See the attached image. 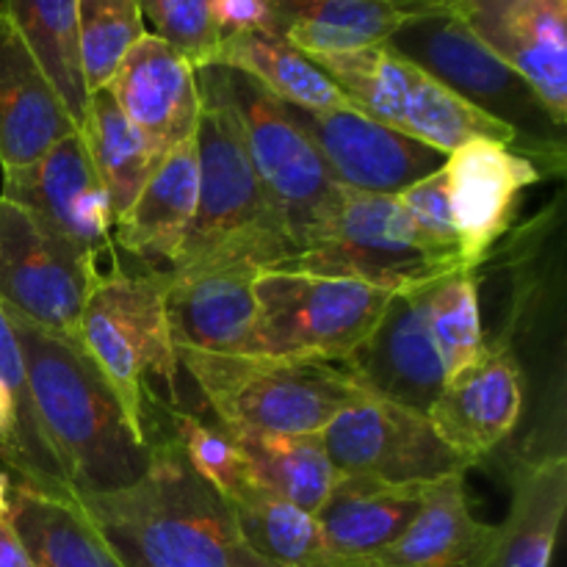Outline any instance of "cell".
I'll list each match as a JSON object with an SVG mask.
<instances>
[{
	"label": "cell",
	"mask_w": 567,
	"mask_h": 567,
	"mask_svg": "<svg viewBox=\"0 0 567 567\" xmlns=\"http://www.w3.org/2000/svg\"><path fill=\"white\" fill-rule=\"evenodd\" d=\"M78 507L125 567H275L247 546L230 504L172 435L153 441L142 480L78 496Z\"/></svg>",
	"instance_id": "obj_1"
},
{
	"label": "cell",
	"mask_w": 567,
	"mask_h": 567,
	"mask_svg": "<svg viewBox=\"0 0 567 567\" xmlns=\"http://www.w3.org/2000/svg\"><path fill=\"white\" fill-rule=\"evenodd\" d=\"M9 313V310H6ZM39 426L75 496L125 491L150 463L120 399L78 343L9 313Z\"/></svg>",
	"instance_id": "obj_2"
},
{
	"label": "cell",
	"mask_w": 567,
	"mask_h": 567,
	"mask_svg": "<svg viewBox=\"0 0 567 567\" xmlns=\"http://www.w3.org/2000/svg\"><path fill=\"white\" fill-rule=\"evenodd\" d=\"M197 214L183 252L169 271L249 264L282 269L293 258L280 216L249 158L241 120L227 94L225 66L197 70Z\"/></svg>",
	"instance_id": "obj_3"
},
{
	"label": "cell",
	"mask_w": 567,
	"mask_h": 567,
	"mask_svg": "<svg viewBox=\"0 0 567 567\" xmlns=\"http://www.w3.org/2000/svg\"><path fill=\"white\" fill-rule=\"evenodd\" d=\"M81 349L120 399L133 435L153 446L147 408L177 410V349L166 321V271L111 266L81 316Z\"/></svg>",
	"instance_id": "obj_4"
},
{
	"label": "cell",
	"mask_w": 567,
	"mask_h": 567,
	"mask_svg": "<svg viewBox=\"0 0 567 567\" xmlns=\"http://www.w3.org/2000/svg\"><path fill=\"white\" fill-rule=\"evenodd\" d=\"M385 44L430 72L471 109L507 125L518 142L515 150L526 155L543 177L563 175L567 166L565 127L554 122L532 83L487 50L446 6H430L410 14Z\"/></svg>",
	"instance_id": "obj_5"
},
{
	"label": "cell",
	"mask_w": 567,
	"mask_h": 567,
	"mask_svg": "<svg viewBox=\"0 0 567 567\" xmlns=\"http://www.w3.org/2000/svg\"><path fill=\"white\" fill-rule=\"evenodd\" d=\"M216 421L266 435H321L363 388L341 363L177 352Z\"/></svg>",
	"instance_id": "obj_6"
},
{
	"label": "cell",
	"mask_w": 567,
	"mask_h": 567,
	"mask_svg": "<svg viewBox=\"0 0 567 567\" xmlns=\"http://www.w3.org/2000/svg\"><path fill=\"white\" fill-rule=\"evenodd\" d=\"M310 59L338 83L360 114L404 136L419 138L443 155L476 138L518 147L515 133L507 125L471 109L430 72L393 53L388 44Z\"/></svg>",
	"instance_id": "obj_7"
},
{
	"label": "cell",
	"mask_w": 567,
	"mask_h": 567,
	"mask_svg": "<svg viewBox=\"0 0 567 567\" xmlns=\"http://www.w3.org/2000/svg\"><path fill=\"white\" fill-rule=\"evenodd\" d=\"M396 291L293 269H264L258 297V354L343 363L369 338Z\"/></svg>",
	"instance_id": "obj_8"
},
{
	"label": "cell",
	"mask_w": 567,
	"mask_h": 567,
	"mask_svg": "<svg viewBox=\"0 0 567 567\" xmlns=\"http://www.w3.org/2000/svg\"><path fill=\"white\" fill-rule=\"evenodd\" d=\"M225 81L241 120L249 158L297 258L327 230L341 205L343 186H338L319 150L291 120L286 103L266 92L247 72L233 66H225Z\"/></svg>",
	"instance_id": "obj_9"
},
{
	"label": "cell",
	"mask_w": 567,
	"mask_h": 567,
	"mask_svg": "<svg viewBox=\"0 0 567 567\" xmlns=\"http://www.w3.org/2000/svg\"><path fill=\"white\" fill-rule=\"evenodd\" d=\"M286 269L324 277H349L388 291H413L463 269L424 241L396 197L343 188L341 205L319 241Z\"/></svg>",
	"instance_id": "obj_10"
},
{
	"label": "cell",
	"mask_w": 567,
	"mask_h": 567,
	"mask_svg": "<svg viewBox=\"0 0 567 567\" xmlns=\"http://www.w3.org/2000/svg\"><path fill=\"white\" fill-rule=\"evenodd\" d=\"M0 199L17 205L94 277L120 264L109 194L94 172L81 131L61 138L33 164L3 169Z\"/></svg>",
	"instance_id": "obj_11"
},
{
	"label": "cell",
	"mask_w": 567,
	"mask_h": 567,
	"mask_svg": "<svg viewBox=\"0 0 567 567\" xmlns=\"http://www.w3.org/2000/svg\"><path fill=\"white\" fill-rule=\"evenodd\" d=\"M321 443L336 474L391 485H435L474 465L437 435L426 415L369 391H358L338 410L321 432Z\"/></svg>",
	"instance_id": "obj_12"
},
{
	"label": "cell",
	"mask_w": 567,
	"mask_h": 567,
	"mask_svg": "<svg viewBox=\"0 0 567 567\" xmlns=\"http://www.w3.org/2000/svg\"><path fill=\"white\" fill-rule=\"evenodd\" d=\"M94 282L70 249L0 199V308L81 347V316Z\"/></svg>",
	"instance_id": "obj_13"
},
{
	"label": "cell",
	"mask_w": 567,
	"mask_h": 567,
	"mask_svg": "<svg viewBox=\"0 0 567 567\" xmlns=\"http://www.w3.org/2000/svg\"><path fill=\"white\" fill-rule=\"evenodd\" d=\"M291 120L313 142L338 186L349 192L399 197L446 164L430 144L391 131L358 109L308 111L286 105Z\"/></svg>",
	"instance_id": "obj_14"
},
{
	"label": "cell",
	"mask_w": 567,
	"mask_h": 567,
	"mask_svg": "<svg viewBox=\"0 0 567 567\" xmlns=\"http://www.w3.org/2000/svg\"><path fill=\"white\" fill-rule=\"evenodd\" d=\"M449 11L532 83L567 125V0H443Z\"/></svg>",
	"instance_id": "obj_15"
},
{
	"label": "cell",
	"mask_w": 567,
	"mask_h": 567,
	"mask_svg": "<svg viewBox=\"0 0 567 567\" xmlns=\"http://www.w3.org/2000/svg\"><path fill=\"white\" fill-rule=\"evenodd\" d=\"M443 169L460 258L465 269H480L493 244L513 225L520 194L540 183L543 175L518 150L487 138L449 153Z\"/></svg>",
	"instance_id": "obj_16"
},
{
	"label": "cell",
	"mask_w": 567,
	"mask_h": 567,
	"mask_svg": "<svg viewBox=\"0 0 567 567\" xmlns=\"http://www.w3.org/2000/svg\"><path fill=\"white\" fill-rule=\"evenodd\" d=\"M424 297L426 286L393 293L369 338L341 363L363 391L421 415L430 413L446 385V369L426 324Z\"/></svg>",
	"instance_id": "obj_17"
},
{
	"label": "cell",
	"mask_w": 567,
	"mask_h": 567,
	"mask_svg": "<svg viewBox=\"0 0 567 567\" xmlns=\"http://www.w3.org/2000/svg\"><path fill=\"white\" fill-rule=\"evenodd\" d=\"M260 271L249 264L166 271V321L177 352L258 354Z\"/></svg>",
	"instance_id": "obj_18"
},
{
	"label": "cell",
	"mask_w": 567,
	"mask_h": 567,
	"mask_svg": "<svg viewBox=\"0 0 567 567\" xmlns=\"http://www.w3.org/2000/svg\"><path fill=\"white\" fill-rule=\"evenodd\" d=\"M524 402L526 382L513 347L487 343L474 365L449 377L426 419L454 452L476 465L513 435Z\"/></svg>",
	"instance_id": "obj_19"
},
{
	"label": "cell",
	"mask_w": 567,
	"mask_h": 567,
	"mask_svg": "<svg viewBox=\"0 0 567 567\" xmlns=\"http://www.w3.org/2000/svg\"><path fill=\"white\" fill-rule=\"evenodd\" d=\"M105 89L161 158L197 133L203 111L197 70L153 33L127 50Z\"/></svg>",
	"instance_id": "obj_20"
},
{
	"label": "cell",
	"mask_w": 567,
	"mask_h": 567,
	"mask_svg": "<svg viewBox=\"0 0 567 567\" xmlns=\"http://www.w3.org/2000/svg\"><path fill=\"white\" fill-rule=\"evenodd\" d=\"M75 131L61 94L14 25L0 17V166L33 164Z\"/></svg>",
	"instance_id": "obj_21"
},
{
	"label": "cell",
	"mask_w": 567,
	"mask_h": 567,
	"mask_svg": "<svg viewBox=\"0 0 567 567\" xmlns=\"http://www.w3.org/2000/svg\"><path fill=\"white\" fill-rule=\"evenodd\" d=\"M197 214V144H177L131 208L114 221V244L147 269L169 271L177 264Z\"/></svg>",
	"instance_id": "obj_22"
},
{
	"label": "cell",
	"mask_w": 567,
	"mask_h": 567,
	"mask_svg": "<svg viewBox=\"0 0 567 567\" xmlns=\"http://www.w3.org/2000/svg\"><path fill=\"white\" fill-rule=\"evenodd\" d=\"M432 485H391L369 476L336 474L316 513L327 546L338 557L369 563L385 551L421 513Z\"/></svg>",
	"instance_id": "obj_23"
},
{
	"label": "cell",
	"mask_w": 567,
	"mask_h": 567,
	"mask_svg": "<svg viewBox=\"0 0 567 567\" xmlns=\"http://www.w3.org/2000/svg\"><path fill=\"white\" fill-rule=\"evenodd\" d=\"M496 526L474 518L465 496V474L446 476L426 493L413 524L369 567H485Z\"/></svg>",
	"instance_id": "obj_24"
},
{
	"label": "cell",
	"mask_w": 567,
	"mask_h": 567,
	"mask_svg": "<svg viewBox=\"0 0 567 567\" xmlns=\"http://www.w3.org/2000/svg\"><path fill=\"white\" fill-rule=\"evenodd\" d=\"M567 507L563 454L526 460L513 471V504L496 526L485 567H551Z\"/></svg>",
	"instance_id": "obj_25"
},
{
	"label": "cell",
	"mask_w": 567,
	"mask_h": 567,
	"mask_svg": "<svg viewBox=\"0 0 567 567\" xmlns=\"http://www.w3.org/2000/svg\"><path fill=\"white\" fill-rule=\"evenodd\" d=\"M275 33L305 55L377 48L421 9L388 0H266ZM430 9V6H426Z\"/></svg>",
	"instance_id": "obj_26"
},
{
	"label": "cell",
	"mask_w": 567,
	"mask_h": 567,
	"mask_svg": "<svg viewBox=\"0 0 567 567\" xmlns=\"http://www.w3.org/2000/svg\"><path fill=\"white\" fill-rule=\"evenodd\" d=\"M214 64L247 72L280 103L308 111L354 109L338 83L310 55L277 33H230L216 48Z\"/></svg>",
	"instance_id": "obj_27"
},
{
	"label": "cell",
	"mask_w": 567,
	"mask_h": 567,
	"mask_svg": "<svg viewBox=\"0 0 567 567\" xmlns=\"http://www.w3.org/2000/svg\"><path fill=\"white\" fill-rule=\"evenodd\" d=\"M9 520L31 554L33 567H125L78 502L44 496L14 482Z\"/></svg>",
	"instance_id": "obj_28"
},
{
	"label": "cell",
	"mask_w": 567,
	"mask_h": 567,
	"mask_svg": "<svg viewBox=\"0 0 567 567\" xmlns=\"http://www.w3.org/2000/svg\"><path fill=\"white\" fill-rule=\"evenodd\" d=\"M81 138L92 158L94 172L109 194L111 216L122 219L133 199L138 197L155 169L161 166V155L153 144L127 122L120 105L114 103L109 89L89 94L86 114L81 122Z\"/></svg>",
	"instance_id": "obj_29"
},
{
	"label": "cell",
	"mask_w": 567,
	"mask_h": 567,
	"mask_svg": "<svg viewBox=\"0 0 567 567\" xmlns=\"http://www.w3.org/2000/svg\"><path fill=\"white\" fill-rule=\"evenodd\" d=\"M225 430L238 443L255 482L264 491L293 504L302 513H319L336 482V468L327 457L321 435H266L238 426H225Z\"/></svg>",
	"instance_id": "obj_30"
},
{
	"label": "cell",
	"mask_w": 567,
	"mask_h": 567,
	"mask_svg": "<svg viewBox=\"0 0 567 567\" xmlns=\"http://www.w3.org/2000/svg\"><path fill=\"white\" fill-rule=\"evenodd\" d=\"M0 17L14 25L81 127L89 89L78 50V0H0Z\"/></svg>",
	"instance_id": "obj_31"
},
{
	"label": "cell",
	"mask_w": 567,
	"mask_h": 567,
	"mask_svg": "<svg viewBox=\"0 0 567 567\" xmlns=\"http://www.w3.org/2000/svg\"><path fill=\"white\" fill-rule=\"evenodd\" d=\"M227 504L247 546L275 567H369V563L338 557L327 546L316 515L302 513L269 491H255Z\"/></svg>",
	"instance_id": "obj_32"
},
{
	"label": "cell",
	"mask_w": 567,
	"mask_h": 567,
	"mask_svg": "<svg viewBox=\"0 0 567 567\" xmlns=\"http://www.w3.org/2000/svg\"><path fill=\"white\" fill-rule=\"evenodd\" d=\"M426 324L449 377L474 365L487 349L482 330L476 269H454L426 286Z\"/></svg>",
	"instance_id": "obj_33"
},
{
	"label": "cell",
	"mask_w": 567,
	"mask_h": 567,
	"mask_svg": "<svg viewBox=\"0 0 567 567\" xmlns=\"http://www.w3.org/2000/svg\"><path fill=\"white\" fill-rule=\"evenodd\" d=\"M0 382L11 391L17 402V415H20V449H22V485L44 493V496L64 498V502H78L59 457L50 449L42 426H39L37 410H33L31 391H28L25 365H22L20 343H17L14 327H11L9 313L0 308Z\"/></svg>",
	"instance_id": "obj_34"
},
{
	"label": "cell",
	"mask_w": 567,
	"mask_h": 567,
	"mask_svg": "<svg viewBox=\"0 0 567 567\" xmlns=\"http://www.w3.org/2000/svg\"><path fill=\"white\" fill-rule=\"evenodd\" d=\"M147 25L136 0H78V50L89 94L109 86Z\"/></svg>",
	"instance_id": "obj_35"
},
{
	"label": "cell",
	"mask_w": 567,
	"mask_h": 567,
	"mask_svg": "<svg viewBox=\"0 0 567 567\" xmlns=\"http://www.w3.org/2000/svg\"><path fill=\"white\" fill-rule=\"evenodd\" d=\"M166 415L172 419V437L181 443L192 468L225 502H238V498L252 496L255 491H264L255 482L247 457L225 426L183 413V410H166Z\"/></svg>",
	"instance_id": "obj_36"
},
{
	"label": "cell",
	"mask_w": 567,
	"mask_h": 567,
	"mask_svg": "<svg viewBox=\"0 0 567 567\" xmlns=\"http://www.w3.org/2000/svg\"><path fill=\"white\" fill-rule=\"evenodd\" d=\"M144 20L153 22V37L175 48L194 70L214 64L221 42L214 17V0H136Z\"/></svg>",
	"instance_id": "obj_37"
},
{
	"label": "cell",
	"mask_w": 567,
	"mask_h": 567,
	"mask_svg": "<svg viewBox=\"0 0 567 567\" xmlns=\"http://www.w3.org/2000/svg\"><path fill=\"white\" fill-rule=\"evenodd\" d=\"M396 199L399 205H402L404 214H408V219L415 225V230L424 236V241L430 244L435 252H441L443 258L463 264V258H460L457 233H454L452 225L446 169H443V166L437 172H432L430 177H424V181L404 188Z\"/></svg>",
	"instance_id": "obj_38"
},
{
	"label": "cell",
	"mask_w": 567,
	"mask_h": 567,
	"mask_svg": "<svg viewBox=\"0 0 567 567\" xmlns=\"http://www.w3.org/2000/svg\"><path fill=\"white\" fill-rule=\"evenodd\" d=\"M214 17L221 39L244 31L275 33V22H271L266 0H214Z\"/></svg>",
	"instance_id": "obj_39"
},
{
	"label": "cell",
	"mask_w": 567,
	"mask_h": 567,
	"mask_svg": "<svg viewBox=\"0 0 567 567\" xmlns=\"http://www.w3.org/2000/svg\"><path fill=\"white\" fill-rule=\"evenodd\" d=\"M0 460H3L9 468H14V474H25V465H22V449H20V415H17V402L11 396L9 388L0 382Z\"/></svg>",
	"instance_id": "obj_40"
},
{
	"label": "cell",
	"mask_w": 567,
	"mask_h": 567,
	"mask_svg": "<svg viewBox=\"0 0 567 567\" xmlns=\"http://www.w3.org/2000/svg\"><path fill=\"white\" fill-rule=\"evenodd\" d=\"M0 567H33L31 554L22 546L11 520H0Z\"/></svg>",
	"instance_id": "obj_41"
},
{
	"label": "cell",
	"mask_w": 567,
	"mask_h": 567,
	"mask_svg": "<svg viewBox=\"0 0 567 567\" xmlns=\"http://www.w3.org/2000/svg\"><path fill=\"white\" fill-rule=\"evenodd\" d=\"M9 493H11V480L6 474H0V520L9 518Z\"/></svg>",
	"instance_id": "obj_42"
},
{
	"label": "cell",
	"mask_w": 567,
	"mask_h": 567,
	"mask_svg": "<svg viewBox=\"0 0 567 567\" xmlns=\"http://www.w3.org/2000/svg\"><path fill=\"white\" fill-rule=\"evenodd\" d=\"M388 3L410 6V9H426V6H441L443 0H388Z\"/></svg>",
	"instance_id": "obj_43"
}]
</instances>
